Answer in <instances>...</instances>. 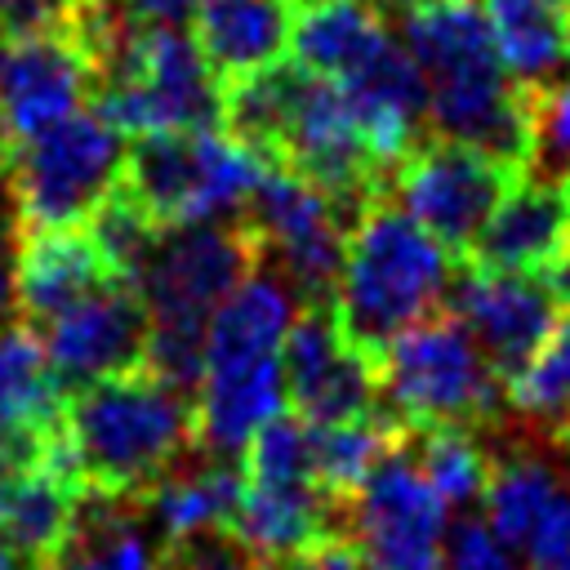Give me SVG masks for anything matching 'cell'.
Here are the masks:
<instances>
[{
    "mask_svg": "<svg viewBox=\"0 0 570 570\" xmlns=\"http://www.w3.org/2000/svg\"><path fill=\"white\" fill-rule=\"evenodd\" d=\"M401 40L428 85V134L525 169L530 111L508 76L481 0H436L401 18Z\"/></svg>",
    "mask_w": 570,
    "mask_h": 570,
    "instance_id": "obj_1",
    "label": "cell"
},
{
    "mask_svg": "<svg viewBox=\"0 0 570 570\" xmlns=\"http://www.w3.org/2000/svg\"><path fill=\"white\" fill-rule=\"evenodd\" d=\"M62 441L80 485L138 499L196 445V401L156 370L134 365L67 396Z\"/></svg>",
    "mask_w": 570,
    "mask_h": 570,
    "instance_id": "obj_2",
    "label": "cell"
},
{
    "mask_svg": "<svg viewBox=\"0 0 570 570\" xmlns=\"http://www.w3.org/2000/svg\"><path fill=\"white\" fill-rule=\"evenodd\" d=\"M445 285L450 249L428 236L401 205L379 196L347 232L330 307L343 338L379 365L383 347L401 330L445 307Z\"/></svg>",
    "mask_w": 570,
    "mask_h": 570,
    "instance_id": "obj_3",
    "label": "cell"
},
{
    "mask_svg": "<svg viewBox=\"0 0 570 570\" xmlns=\"http://www.w3.org/2000/svg\"><path fill=\"white\" fill-rule=\"evenodd\" d=\"M94 98L125 138L223 129V80L178 27L125 22L94 67Z\"/></svg>",
    "mask_w": 570,
    "mask_h": 570,
    "instance_id": "obj_4",
    "label": "cell"
},
{
    "mask_svg": "<svg viewBox=\"0 0 570 570\" xmlns=\"http://www.w3.org/2000/svg\"><path fill=\"white\" fill-rule=\"evenodd\" d=\"M379 401L401 428H499L508 414L503 379L472 334L441 307L401 330L379 356Z\"/></svg>",
    "mask_w": 570,
    "mask_h": 570,
    "instance_id": "obj_5",
    "label": "cell"
},
{
    "mask_svg": "<svg viewBox=\"0 0 570 570\" xmlns=\"http://www.w3.org/2000/svg\"><path fill=\"white\" fill-rule=\"evenodd\" d=\"M125 178V134L94 107L9 142L0 151V183L22 227H80Z\"/></svg>",
    "mask_w": 570,
    "mask_h": 570,
    "instance_id": "obj_6",
    "label": "cell"
},
{
    "mask_svg": "<svg viewBox=\"0 0 570 570\" xmlns=\"http://www.w3.org/2000/svg\"><path fill=\"white\" fill-rule=\"evenodd\" d=\"M267 160L223 129H160L125 147L120 187L160 227L232 218L245 209Z\"/></svg>",
    "mask_w": 570,
    "mask_h": 570,
    "instance_id": "obj_7",
    "label": "cell"
},
{
    "mask_svg": "<svg viewBox=\"0 0 570 570\" xmlns=\"http://www.w3.org/2000/svg\"><path fill=\"white\" fill-rule=\"evenodd\" d=\"M258 267V240L245 218L169 223L151 240L134 289L147 303V325L205 334L218 303Z\"/></svg>",
    "mask_w": 570,
    "mask_h": 570,
    "instance_id": "obj_8",
    "label": "cell"
},
{
    "mask_svg": "<svg viewBox=\"0 0 570 570\" xmlns=\"http://www.w3.org/2000/svg\"><path fill=\"white\" fill-rule=\"evenodd\" d=\"M258 240V258L285 276L298 303H330L343 267V245L361 209L338 205L307 178L267 165L240 209Z\"/></svg>",
    "mask_w": 570,
    "mask_h": 570,
    "instance_id": "obj_9",
    "label": "cell"
},
{
    "mask_svg": "<svg viewBox=\"0 0 570 570\" xmlns=\"http://www.w3.org/2000/svg\"><path fill=\"white\" fill-rule=\"evenodd\" d=\"M343 521L374 570H441L450 503L423 476L410 432L347 494Z\"/></svg>",
    "mask_w": 570,
    "mask_h": 570,
    "instance_id": "obj_10",
    "label": "cell"
},
{
    "mask_svg": "<svg viewBox=\"0 0 570 570\" xmlns=\"http://www.w3.org/2000/svg\"><path fill=\"white\" fill-rule=\"evenodd\" d=\"M517 178H521L517 165H503L468 142L428 134L392 169L387 196H396V205L428 236H436L450 254L463 258Z\"/></svg>",
    "mask_w": 570,
    "mask_h": 570,
    "instance_id": "obj_11",
    "label": "cell"
},
{
    "mask_svg": "<svg viewBox=\"0 0 570 570\" xmlns=\"http://www.w3.org/2000/svg\"><path fill=\"white\" fill-rule=\"evenodd\" d=\"M445 312L472 334L476 352L508 383L548 338L561 298L539 272H490L459 258V272L445 285Z\"/></svg>",
    "mask_w": 570,
    "mask_h": 570,
    "instance_id": "obj_12",
    "label": "cell"
},
{
    "mask_svg": "<svg viewBox=\"0 0 570 570\" xmlns=\"http://www.w3.org/2000/svg\"><path fill=\"white\" fill-rule=\"evenodd\" d=\"M285 396L307 423H347L383 410L379 401V365L356 352L330 303H303L281 343Z\"/></svg>",
    "mask_w": 570,
    "mask_h": 570,
    "instance_id": "obj_13",
    "label": "cell"
},
{
    "mask_svg": "<svg viewBox=\"0 0 570 570\" xmlns=\"http://www.w3.org/2000/svg\"><path fill=\"white\" fill-rule=\"evenodd\" d=\"M485 525L530 570L570 561V476L534 450H499L481 494Z\"/></svg>",
    "mask_w": 570,
    "mask_h": 570,
    "instance_id": "obj_14",
    "label": "cell"
},
{
    "mask_svg": "<svg viewBox=\"0 0 570 570\" xmlns=\"http://www.w3.org/2000/svg\"><path fill=\"white\" fill-rule=\"evenodd\" d=\"M94 98V62L62 31L0 36V129L22 142Z\"/></svg>",
    "mask_w": 570,
    "mask_h": 570,
    "instance_id": "obj_15",
    "label": "cell"
},
{
    "mask_svg": "<svg viewBox=\"0 0 570 570\" xmlns=\"http://www.w3.org/2000/svg\"><path fill=\"white\" fill-rule=\"evenodd\" d=\"M45 356L62 387H85L94 379L142 365L147 343V303L129 281H107L94 294L76 298L40 330Z\"/></svg>",
    "mask_w": 570,
    "mask_h": 570,
    "instance_id": "obj_16",
    "label": "cell"
},
{
    "mask_svg": "<svg viewBox=\"0 0 570 570\" xmlns=\"http://www.w3.org/2000/svg\"><path fill=\"white\" fill-rule=\"evenodd\" d=\"M107 281H125V276H116L89 223L22 232L13 254V307L31 330H40L49 316H58L62 307L94 294Z\"/></svg>",
    "mask_w": 570,
    "mask_h": 570,
    "instance_id": "obj_17",
    "label": "cell"
},
{
    "mask_svg": "<svg viewBox=\"0 0 570 570\" xmlns=\"http://www.w3.org/2000/svg\"><path fill=\"white\" fill-rule=\"evenodd\" d=\"M570 249V183H543L521 174L463 263L490 272H548Z\"/></svg>",
    "mask_w": 570,
    "mask_h": 570,
    "instance_id": "obj_18",
    "label": "cell"
},
{
    "mask_svg": "<svg viewBox=\"0 0 570 570\" xmlns=\"http://www.w3.org/2000/svg\"><path fill=\"white\" fill-rule=\"evenodd\" d=\"M49 570H169L165 543L129 494L80 490L71 525L49 557Z\"/></svg>",
    "mask_w": 570,
    "mask_h": 570,
    "instance_id": "obj_19",
    "label": "cell"
},
{
    "mask_svg": "<svg viewBox=\"0 0 570 570\" xmlns=\"http://www.w3.org/2000/svg\"><path fill=\"white\" fill-rule=\"evenodd\" d=\"M187 22L209 71L227 85L289 53L294 4L289 0H196Z\"/></svg>",
    "mask_w": 570,
    "mask_h": 570,
    "instance_id": "obj_20",
    "label": "cell"
},
{
    "mask_svg": "<svg viewBox=\"0 0 570 570\" xmlns=\"http://www.w3.org/2000/svg\"><path fill=\"white\" fill-rule=\"evenodd\" d=\"M240 490H245L240 463L214 454L200 468H174L147 494H138V503L147 525L160 534V543H174L214 525H232L240 508Z\"/></svg>",
    "mask_w": 570,
    "mask_h": 570,
    "instance_id": "obj_21",
    "label": "cell"
},
{
    "mask_svg": "<svg viewBox=\"0 0 570 570\" xmlns=\"http://www.w3.org/2000/svg\"><path fill=\"white\" fill-rule=\"evenodd\" d=\"M62 383L31 325H0V436L53 432L62 423Z\"/></svg>",
    "mask_w": 570,
    "mask_h": 570,
    "instance_id": "obj_22",
    "label": "cell"
},
{
    "mask_svg": "<svg viewBox=\"0 0 570 570\" xmlns=\"http://www.w3.org/2000/svg\"><path fill=\"white\" fill-rule=\"evenodd\" d=\"M387 36H392L387 18L370 0H330V4L303 9V18H294L289 53H294L298 67H307L316 76H330V80H343Z\"/></svg>",
    "mask_w": 570,
    "mask_h": 570,
    "instance_id": "obj_23",
    "label": "cell"
},
{
    "mask_svg": "<svg viewBox=\"0 0 570 570\" xmlns=\"http://www.w3.org/2000/svg\"><path fill=\"white\" fill-rule=\"evenodd\" d=\"M508 410L517 423H525L530 441H557L561 428L570 423V307L561 303L548 338L539 352L525 361L521 374L503 383Z\"/></svg>",
    "mask_w": 570,
    "mask_h": 570,
    "instance_id": "obj_24",
    "label": "cell"
},
{
    "mask_svg": "<svg viewBox=\"0 0 570 570\" xmlns=\"http://www.w3.org/2000/svg\"><path fill=\"white\" fill-rule=\"evenodd\" d=\"M410 441H414V459H419L423 476L432 481V490L450 508L481 503L485 481H490V463H494V450L481 441V432H468V428H423V432H414L410 428Z\"/></svg>",
    "mask_w": 570,
    "mask_h": 570,
    "instance_id": "obj_25",
    "label": "cell"
},
{
    "mask_svg": "<svg viewBox=\"0 0 570 570\" xmlns=\"http://www.w3.org/2000/svg\"><path fill=\"white\" fill-rule=\"evenodd\" d=\"M530 111V151L525 169L543 183H570V71L548 85H521Z\"/></svg>",
    "mask_w": 570,
    "mask_h": 570,
    "instance_id": "obj_26",
    "label": "cell"
},
{
    "mask_svg": "<svg viewBox=\"0 0 570 570\" xmlns=\"http://www.w3.org/2000/svg\"><path fill=\"white\" fill-rule=\"evenodd\" d=\"M441 570H521V566H517V552L485 525V517L468 512L454 525H445Z\"/></svg>",
    "mask_w": 570,
    "mask_h": 570,
    "instance_id": "obj_27",
    "label": "cell"
},
{
    "mask_svg": "<svg viewBox=\"0 0 570 570\" xmlns=\"http://www.w3.org/2000/svg\"><path fill=\"white\" fill-rule=\"evenodd\" d=\"M272 570H374V566L352 534H325V539L298 548L294 557L276 561Z\"/></svg>",
    "mask_w": 570,
    "mask_h": 570,
    "instance_id": "obj_28",
    "label": "cell"
},
{
    "mask_svg": "<svg viewBox=\"0 0 570 570\" xmlns=\"http://www.w3.org/2000/svg\"><path fill=\"white\" fill-rule=\"evenodd\" d=\"M76 0H0V36L58 31Z\"/></svg>",
    "mask_w": 570,
    "mask_h": 570,
    "instance_id": "obj_29",
    "label": "cell"
},
{
    "mask_svg": "<svg viewBox=\"0 0 570 570\" xmlns=\"http://www.w3.org/2000/svg\"><path fill=\"white\" fill-rule=\"evenodd\" d=\"M120 18L142 22V27H178L191 18L196 0H107Z\"/></svg>",
    "mask_w": 570,
    "mask_h": 570,
    "instance_id": "obj_30",
    "label": "cell"
},
{
    "mask_svg": "<svg viewBox=\"0 0 570 570\" xmlns=\"http://www.w3.org/2000/svg\"><path fill=\"white\" fill-rule=\"evenodd\" d=\"M13 254H18V209L9 191H0V325L13 307Z\"/></svg>",
    "mask_w": 570,
    "mask_h": 570,
    "instance_id": "obj_31",
    "label": "cell"
},
{
    "mask_svg": "<svg viewBox=\"0 0 570 570\" xmlns=\"http://www.w3.org/2000/svg\"><path fill=\"white\" fill-rule=\"evenodd\" d=\"M543 276H548V285H552V294H557V298L570 307V249H566V254H561V258H557V263H552Z\"/></svg>",
    "mask_w": 570,
    "mask_h": 570,
    "instance_id": "obj_32",
    "label": "cell"
},
{
    "mask_svg": "<svg viewBox=\"0 0 570 570\" xmlns=\"http://www.w3.org/2000/svg\"><path fill=\"white\" fill-rule=\"evenodd\" d=\"M387 22H401L405 13H414V9H428V4H436V0H370Z\"/></svg>",
    "mask_w": 570,
    "mask_h": 570,
    "instance_id": "obj_33",
    "label": "cell"
},
{
    "mask_svg": "<svg viewBox=\"0 0 570 570\" xmlns=\"http://www.w3.org/2000/svg\"><path fill=\"white\" fill-rule=\"evenodd\" d=\"M0 570H31V566L9 548V539H4V534H0Z\"/></svg>",
    "mask_w": 570,
    "mask_h": 570,
    "instance_id": "obj_34",
    "label": "cell"
},
{
    "mask_svg": "<svg viewBox=\"0 0 570 570\" xmlns=\"http://www.w3.org/2000/svg\"><path fill=\"white\" fill-rule=\"evenodd\" d=\"M294 9H316V4H330V0H289Z\"/></svg>",
    "mask_w": 570,
    "mask_h": 570,
    "instance_id": "obj_35",
    "label": "cell"
},
{
    "mask_svg": "<svg viewBox=\"0 0 570 570\" xmlns=\"http://www.w3.org/2000/svg\"><path fill=\"white\" fill-rule=\"evenodd\" d=\"M557 445H566V450H570V423L561 428V436H557Z\"/></svg>",
    "mask_w": 570,
    "mask_h": 570,
    "instance_id": "obj_36",
    "label": "cell"
},
{
    "mask_svg": "<svg viewBox=\"0 0 570 570\" xmlns=\"http://www.w3.org/2000/svg\"><path fill=\"white\" fill-rule=\"evenodd\" d=\"M543 570H570V561H561V566H543Z\"/></svg>",
    "mask_w": 570,
    "mask_h": 570,
    "instance_id": "obj_37",
    "label": "cell"
},
{
    "mask_svg": "<svg viewBox=\"0 0 570 570\" xmlns=\"http://www.w3.org/2000/svg\"><path fill=\"white\" fill-rule=\"evenodd\" d=\"M0 151H4V129H0Z\"/></svg>",
    "mask_w": 570,
    "mask_h": 570,
    "instance_id": "obj_38",
    "label": "cell"
}]
</instances>
